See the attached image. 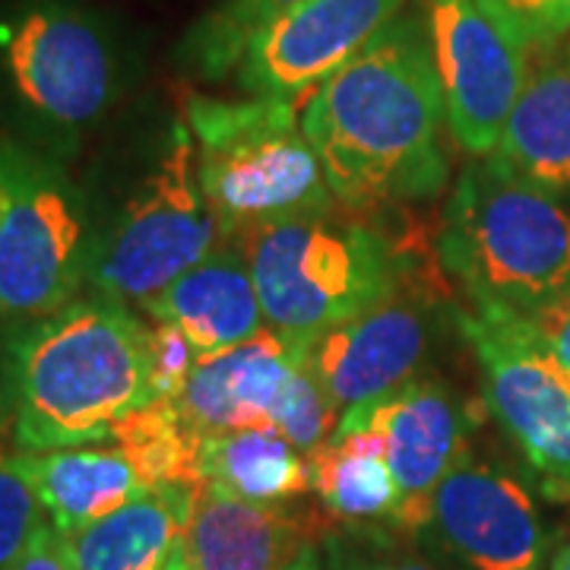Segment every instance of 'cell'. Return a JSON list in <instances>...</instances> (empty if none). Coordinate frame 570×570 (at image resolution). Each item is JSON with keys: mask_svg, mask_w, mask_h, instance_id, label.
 Listing matches in <instances>:
<instances>
[{"mask_svg": "<svg viewBox=\"0 0 570 570\" xmlns=\"http://www.w3.org/2000/svg\"><path fill=\"white\" fill-rule=\"evenodd\" d=\"M444 124L448 105L422 13H400L302 108L326 184L348 209L438 197L450 175Z\"/></svg>", "mask_w": 570, "mask_h": 570, "instance_id": "6da1fadb", "label": "cell"}, {"mask_svg": "<svg viewBox=\"0 0 570 570\" xmlns=\"http://www.w3.org/2000/svg\"><path fill=\"white\" fill-rule=\"evenodd\" d=\"M153 330L121 302L80 295L0 343V428L20 453L111 441L156 403Z\"/></svg>", "mask_w": 570, "mask_h": 570, "instance_id": "7a4b0ae2", "label": "cell"}, {"mask_svg": "<svg viewBox=\"0 0 570 570\" xmlns=\"http://www.w3.org/2000/svg\"><path fill=\"white\" fill-rule=\"evenodd\" d=\"M130 80V45L89 0L0 3V118L20 140L70 163Z\"/></svg>", "mask_w": 570, "mask_h": 570, "instance_id": "3957f363", "label": "cell"}, {"mask_svg": "<svg viewBox=\"0 0 570 570\" xmlns=\"http://www.w3.org/2000/svg\"><path fill=\"white\" fill-rule=\"evenodd\" d=\"M438 254L475 307L530 314L570 285V206L482 156L450 190Z\"/></svg>", "mask_w": 570, "mask_h": 570, "instance_id": "277c9868", "label": "cell"}, {"mask_svg": "<svg viewBox=\"0 0 570 570\" xmlns=\"http://www.w3.org/2000/svg\"><path fill=\"white\" fill-rule=\"evenodd\" d=\"M238 245L266 324L295 336L317 340L406 285L403 247L336 206L261 225Z\"/></svg>", "mask_w": 570, "mask_h": 570, "instance_id": "5b68a950", "label": "cell"}, {"mask_svg": "<svg viewBox=\"0 0 570 570\" xmlns=\"http://www.w3.org/2000/svg\"><path fill=\"white\" fill-rule=\"evenodd\" d=\"M184 121L223 242L238 245L261 225L340 204L305 137L298 102L190 96Z\"/></svg>", "mask_w": 570, "mask_h": 570, "instance_id": "8992f818", "label": "cell"}, {"mask_svg": "<svg viewBox=\"0 0 570 570\" xmlns=\"http://www.w3.org/2000/svg\"><path fill=\"white\" fill-rule=\"evenodd\" d=\"M219 245L223 232L200 187L190 127L171 118L127 190L96 219L86 292L142 307Z\"/></svg>", "mask_w": 570, "mask_h": 570, "instance_id": "52a82bcc", "label": "cell"}, {"mask_svg": "<svg viewBox=\"0 0 570 570\" xmlns=\"http://www.w3.org/2000/svg\"><path fill=\"white\" fill-rule=\"evenodd\" d=\"M92 242L96 213L67 163L0 127V324L77 302Z\"/></svg>", "mask_w": 570, "mask_h": 570, "instance_id": "ba28073f", "label": "cell"}, {"mask_svg": "<svg viewBox=\"0 0 570 570\" xmlns=\"http://www.w3.org/2000/svg\"><path fill=\"white\" fill-rule=\"evenodd\" d=\"M456 326L482 367L485 403L554 501H570V367L517 314L472 307Z\"/></svg>", "mask_w": 570, "mask_h": 570, "instance_id": "9c48e42d", "label": "cell"}, {"mask_svg": "<svg viewBox=\"0 0 570 570\" xmlns=\"http://www.w3.org/2000/svg\"><path fill=\"white\" fill-rule=\"evenodd\" d=\"M448 105L450 137L482 159L498 149L530 63L482 0H419Z\"/></svg>", "mask_w": 570, "mask_h": 570, "instance_id": "30bf717a", "label": "cell"}, {"mask_svg": "<svg viewBox=\"0 0 570 570\" xmlns=\"http://www.w3.org/2000/svg\"><path fill=\"white\" fill-rule=\"evenodd\" d=\"M406 0H305L250 41L235 80L254 99L298 102L358 58Z\"/></svg>", "mask_w": 570, "mask_h": 570, "instance_id": "8fae6325", "label": "cell"}, {"mask_svg": "<svg viewBox=\"0 0 570 570\" xmlns=\"http://www.w3.org/2000/svg\"><path fill=\"white\" fill-rule=\"evenodd\" d=\"M355 428H371L384 441L387 466L403 494L396 527L425 532L431 494L469 453L472 419L466 406L444 381L412 377L387 396L343 412L336 434Z\"/></svg>", "mask_w": 570, "mask_h": 570, "instance_id": "7c38bea8", "label": "cell"}, {"mask_svg": "<svg viewBox=\"0 0 570 570\" xmlns=\"http://www.w3.org/2000/svg\"><path fill=\"white\" fill-rule=\"evenodd\" d=\"M425 532L466 570H539L546 554L530 491L469 453L431 494Z\"/></svg>", "mask_w": 570, "mask_h": 570, "instance_id": "4fadbf2b", "label": "cell"}, {"mask_svg": "<svg viewBox=\"0 0 570 570\" xmlns=\"http://www.w3.org/2000/svg\"><path fill=\"white\" fill-rule=\"evenodd\" d=\"M434 326L431 298L403 285L381 305L317 336L307 365L336 412H348L409 384L425 362Z\"/></svg>", "mask_w": 570, "mask_h": 570, "instance_id": "5bb4252c", "label": "cell"}, {"mask_svg": "<svg viewBox=\"0 0 570 570\" xmlns=\"http://www.w3.org/2000/svg\"><path fill=\"white\" fill-rule=\"evenodd\" d=\"M311 348V336L264 326L238 346L200 355L175 403L200 438L254 428L273 431V409L288 377L307 365Z\"/></svg>", "mask_w": 570, "mask_h": 570, "instance_id": "9a60e30c", "label": "cell"}, {"mask_svg": "<svg viewBox=\"0 0 570 570\" xmlns=\"http://www.w3.org/2000/svg\"><path fill=\"white\" fill-rule=\"evenodd\" d=\"M142 311L156 324H171L200 355L238 346L264 330V305L242 245L223 242L209 257L153 295Z\"/></svg>", "mask_w": 570, "mask_h": 570, "instance_id": "2e32d148", "label": "cell"}, {"mask_svg": "<svg viewBox=\"0 0 570 570\" xmlns=\"http://www.w3.org/2000/svg\"><path fill=\"white\" fill-rule=\"evenodd\" d=\"M305 542L302 520L283 504L206 489L165 570H283Z\"/></svg>", "mask_w": 570, "mask_h": 570, "instance_id": "e0dca14e", "label": "cell"}, {"mask_svg": "<svg viewBox=\"0 0 570 570\" xmlns=\"http://www.w3.org/2000/svg\"><path fill=\"white\" fill-rule=\"evenodd\" d=\"M20 463L45 517L63 535H77L149 491L121 444L102 441L82 448L20 453Z\"/></svg>", "mask_w": 570, "mask_h": 570, "instance_id": "ac0fdd59", "label": "cell"}, {"mask_svg": "<svg viewBox=\"0 0 570 570\" xmlns=\"http://www.w3.org/2000/svg\"><path fill=\"white\" fill-rule=\"evenodd\" d=\"M527 181L570 194V41L546 51L491 153Z\"/></svg>", "mask_w": 570, "mask_h": 570, "instance_id": "d6986e66", "label": "cell"}, {"mask_svg": "<svg viewBox=\"0 0 570 570\" xmlns=\"http://www.w3.org/2000/svg\"><path fill=\"white\" fill-rule=\"evenodd\" d=\"M206 489H149L70 535L80 570H165Z\"/></svg>", "mask_w": 570, "mask_h": 570, "instance_id": "ffe728a7", "label": "cell"}, {"mask_svg": "<svg viewBox=\"0 0 570 570\" xmlns=\"http://www.w3.org/2000/svg\"><path fill=\"white\" fill-rule=\"evenodd\" d=\"M311 491L343 523H396L403 494L384 456V441L371 428L333 434L307 456Z\"/></svg>", "mask_w": 570, "mask_h": 570, "instance_id": "44dd1931", "label": "cell"}, {"mask_svg": "<svg viewBox=\"0 0 570 570\" xmlns=\"http://www.w3.org/2000/svg\"><path fill=\"white\" fill-rule=\"evenodd\" d=\"M200 475L206 489L269 508L311 491L307 456L269 428L204 438Z\"/></svg>", "mask_w": 570, "mask_h": 570, "instance_id": "7402d4cb", "label": "cell"}, {"mask_svg": "<svg viewBox=\"0 0 570 570\" xmlns=\"http://www.w3.org/2000/svg\"><path fill=\"white\" fill-rule=\"evenodd\" d=\"M111 441L127 450L146 489H206L200 475L204 438L187 425L175 400H156L134 412Z\"/></svg>", "mask_w": 570, "mask_h": 570, "instance_id": "603a6c76", "label": "cell"}, {"mask_svg": "<svg viewBox=\"0 0 570 570\" xmlns=\"http://www.w3.org/2000/svg\"><path fill=\"white\" fill-rule=\"evenodd\" d=\"M298 3L305 0H219L178 41V70L194 80H225L242 63L250 41Z\"/></svg>", "mask_w": 570, "mask_h": 570, "instance_id": "cb8c5ba5", "label": "cell"}, {"mask_svg": "<svg viewBox=\"0 0 570 570\" xmlns=\"http://www.w3.org/2000/svg\"><path fill=\"white\" fill-rule=\"evenodd\" d=\"M340 419L343 415H336V406L326 400L324 387L311 374V365H305L288 377L273 409V431H279L292 448L311 456L336 434Z\"/></svg>", "mask_w": 570, "mask_h": 570, "instance_id": "d4e9b609", "label": "cell"}, {"mask_svg": "<svg viewBox=\"0 0 570 570\" xmlns=\"http://www.w3.org/2000/svg\"><path fill=\"white\" fill-rule=\"evenodd\" d=\"M45 520L48 517L22 472L20 453L0 448V570L13 568Z\"/></svg>", "mask_w": 570, "mask_h": 570, "instance_id": "484cf974", "label": "cell"}, {"mask_svg": "<svg viewBox=\"0 0 570 570\" xmlns=\"http://www.w3.org/2000/svg\"><path fill=\"white\" fill-rule=\"evenodd\" d=\"M324 561L326 570H441L434 561L374 530H330Z\"/></svg>", "mask_w": 570, "mask_h": 570, "instance_id": "4316f807", "label": "cell"}, {"mask_svg": "<svg viewBox=\"0 0 570 570\" xmlns=\"http://www.w3.org/2000/svg\"><path fill=\"white\" fill-rule=\"evenodd\" d=\"M482 7L523 51H549L570 36V0H482Z\"/></svg>", "mask_w": 570, "mask_h": 570, "instance_id": "83f0119b", "label": "cell"}, {"mask_svg": "<svg viewBox=\"0 0 570 570\" xmlns=\"http://www.w3.org/2000/svg\"><path fill=\"white\" fill-rule=\"evenodd\" d=\"M197 362H200V352L178 326H153V381H156L159 400H178Z\"/></svg>", "mask_w": 570, "mask_h": 570, "instance_id": "f1b7e54d", "label": "cell"}, {"mask_svg": "<svg viewBox=\"0 0 570 570\" xmlns=\"http://www.w3.org/2000/svg\"><path fill=\"white\" fill-rule=\"evenodd\" d=\"M517 317L530 326L532 336L549 348L554 358H561L570 367V285L546 305H539L530 314H517Z\"/></svg>", "mask_w": 570, "mask_h": 570, "instance_id": "f546056e", "label": "cell"}, {"mask_svg": "<svg viewBox=\"0 0 570 570\" xmlns=\"http://www.w3.org/2000/svg\"><path fill=\"white\" fill-rule=\"evenodd\" d=\"M10 570H80V564L70 535H63L51 520H45Z\"/></svg>", "mask_w": 570, "mask_h": 570, "instance_id": "4dcf8cb0", "label": "cell"}, {"mask_svg": "<svg viewBox=\"0 0 570 570\" xmlns=\"http://www.w3.org/2000/svg\"><path fill=\"white\" fill-rule=\"evenodd\" d=\"M283 570H324V554H321V549L307 539L305 546L285 561Z\"/></svg>", "mask_w": 570, "mask_h": 570, "instance_id": "1f68e13d", "label": "cell"}, {"mask_svg": "<svg viewBox=\"0 0 570 570\" xmlns=\"http://www.w3.org/2000/svg\"><path fill=\"white\" fill-rule=\"evenodd\" d=\"M551 570H570V546L558 558H554V564H551Z\"/></svg>", "mask_w": 570, "mask_h": 570, "instance_id": "d6a6232c", "label": "cell"}]
</instances>
